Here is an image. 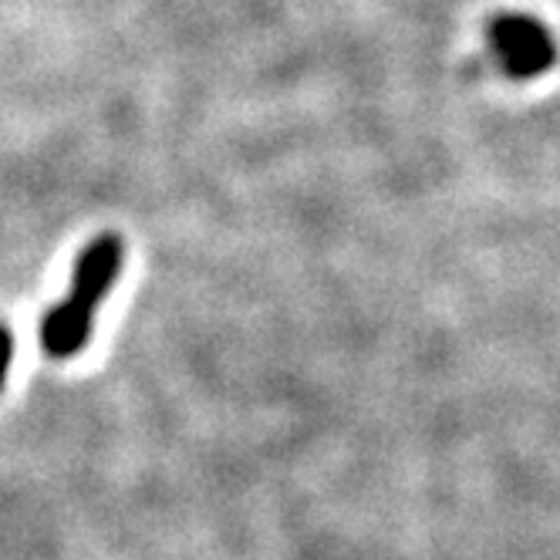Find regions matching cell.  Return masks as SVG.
<instances>
[{"mask_svg":"<svg viewBox=\"0 0 560 560\" xmlns=\"http://www.w3.org/2000/svg\"><path fill=\"white\" fill-rule=\"evenodd\" d=\"M122 264H126V240L118 233H98L82 250V257L74 260L68 298L74 304L89 307L92 314H98L102 301L115 288L118 273H122Z\"/></svg>","mask_w":560,"mask_h":560,"instance_id":"2","label":"cell"},{"mask_svg":"<svg viewBox=\"0 0 560 560\" xmlns=\"http://www.w3.org/2000/svg\"><path fill=\"white\" fill-rule=\"evenodd\" d=\"M92 328H95V314L82 304H74L71 298H65L61 304H55L45 322H42V348L48 358H74L82 351L92 338Z\"/></svg>","mask_w":560,"mask_h":560,"instance_id":"3","label":"cell"},{"mask_svg":"<svg viewBox=\"0 0 560 560\" xmlns=\"http://www.w3.org/2000/svg\"><path fill=\"white\" fill-rule=\"evenodd\" d=\"M11 362H14V338L4 325H0V392H4V385H8Z\"/></svg>","mask_w":560,"mask_h":560,"instance_id":"4","label":"cell"},{"mask_svg":"<svg viewBox=\"0 0 560 560\" xmlns=\"http://www.w3.org/2000/svg\"><path fill=\"white\" fill-rule=\"evenodd\" d=\"M487 31L500 68L513 82H530V78L547 74L560 58L550 27L534 14H497Z\"/></svg>","mask_w":560,"mask_h":560,"instance_id":"1","label":"cell"}]
</instances>
